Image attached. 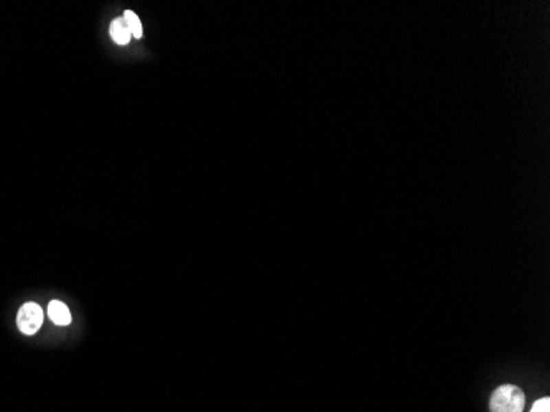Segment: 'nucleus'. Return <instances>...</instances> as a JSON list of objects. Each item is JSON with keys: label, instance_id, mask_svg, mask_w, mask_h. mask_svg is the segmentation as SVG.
Segmentation results:
<instances>
[{"label": "nucleus", "instance_id": "obj_1", "mask_svg": "<svg viewBox=\"0 0 550 412\" xmlns=\"http://www.w3.org/2000/svg\"><path fill=\"white\" fill-rule=\"evenodd\" d=\"M526 396L518 386L504 384L494 391L490 401L491 412H522Z\"/></svg>", "mask_w": 550, "mask_h": 412}, {"label": "nucleus", "instance_id": "obj_2", "mask_svg": "<svg viewBox=\"0 0 550 412\" xmlns=\"http://www.w3.org/2000/svg\"><path fill=\"white\" fill-rule=\"evenodd\" d=\"M16 325H19V330L23 335H35L40 330V327L43 325V310L33 302L25 303L22 309L19 310V315H16Z\"/></svg>", "mask_w": 550, "mask_h": 412}, {"label": "nucleus", "instance_id": "obj_3", "mask_svg": "<svg viewBox=\"0 0 550 412\" xmlns=\"http://www.w3.org/2000/svg\"><path fill=\"white\" fill-rule=\"evenodd\" d=\"M109 32H111L112 40H114L118 45H122V47H124V45H129V41L132 40L131 28H129V25H127L126 19H124V17L112 20Z\"/></svg>", "mask_w": 550, "mask_h": 412}, {"label": "nucleus", "instance_id": "obj_4", "mask_svg": "<svg viewBox=\"0 0 550 412\" xmlns=\"http://www.w3.org/2000/svg\"><path fill=\"white\" fill-rule=\"evenodd\" d=\"M48 315L52 318V322L55 325H69L71 323V314L69 309L60 301H52L48 305Z\"/></svg>", "mask_w": 550, "mask_h": 412}, {"label": "nucleus", "instance_id": "obj_5", "mask_svg": "<svg viewBox=\"0 0 550 412\" xmlns=\"http://www.w3.org/2000/svg\"><path fill=\"white\" fill-rule=\"evenodd\" d=\"M124 19H126L129 28H131L132 39H140V36H142V22H140L139 17H137L132 10H126V14H124Z\"/></svg>", "mask_w": 550, "mask_h": 412}, {"label": "nucleus", "instance_id": "obj_6", "mask_svg": "<svg viewBox=\"0 0 550 412\" xmlns=\"http://www.w3.org/2000/svg\"><path fill=\"white\" fill-rule=\"evenodd\" d=\"M531 412H550V399L542 398L539 401H536V404L532 406Z\"/></svg>", "mask_w": 550, "mask_h": 412}]
</instances>
